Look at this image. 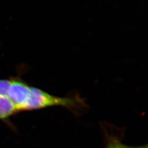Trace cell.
<instances>
[{
	"label": "cell",
	"mask_w": 148,
	"mask_h": 148,
	"mask_svg": "<svg viewBox=\"0 0 148 148\" xmlns=\"http://www.w3.org/2000/svg\"><path fill=\"white\" fill-rule=\"evenodd\" d=\"M80 101L77 99L60 98L51 95L35 87L30 88L27 100L23 106L22 111L32 110L51 106H62L68 108L77 107Z\"/></svg>",
	"instance_id": "1"
},
{
	"label": "cell",
	"mask_w": 148,
	"mask_h": 148,
	"mask_svg": "<svg viewBox=\"0 0 148 148\" xmlns=\"http://www.w3.org/2000/svg\"><path fill=\"white\" fill-rule=\"evenodd\" d=\"M30 88L29 86L21 80L11 79L7 97L15 106L16 111H22L29 95Z\"/></svg>",
	"instance_id": "2"
},
{
	"label": "cell",
	"mask_w": 148,
	"mask_h": 148,
	"mask_svg": "<svg viewBox=\"0 0 148 148\" xmlns=\"http://www.w3.org/2000/svg\"><path fill=\"white\" fill-rule=\"evenodd\" d=\"M15 106L6 96H0V119H6L16 112Z\"/></svg>",
	"instance_id": "3"
},
{
	"label": "cell",
	"mask_w": 148,
	"mask_h": 148,
	"mask_svg": "<svg viewBox=\"0 0 148 148\" xmlns=\"http://www.w3.org/2000/svg\"><path fill=\"white\" fill-rule=\"evenodd\" d=\"M106 148H148L147 145L141 147H131L123 144L117 140L112 139L110 140Z\"/></svg>",
	"instance_id": "4"
},
{
	"label": "cell",
	"mask_w": 148,
	"mask_h": 148,
	"mask_svg": "<svg viewBox=\"0 0 148 148\" xmlns=\"http://www.w3.org/2000/svg\"><path fill=\"white\" fill-rule=\"evenodd\" d=\"M11 79H0V96H6L11 85Z\"/></svg>",
	"instance_id": "5"
}]
</instances>
